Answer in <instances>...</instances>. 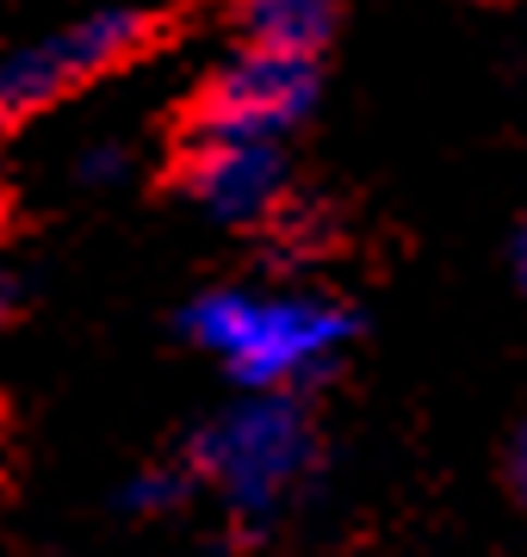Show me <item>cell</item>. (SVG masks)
Masks as SVG:
<instances>
[{
  "instance_id": "obj_1",
  "label": "cell",
  "mask_w": 527,
  "mask_h": 557,
  "mask_svg": "<svg viewBox=\"0 0 527 557\" xmlns=\"http://www.w3.org/2000/svg\"><path fill=\"white\" fill-rule=\"evenodd\" d=\"M181 329L193 347L218 359L243 391H298L335 372V359L360 317L347 304L305 298V292H243L218 285L181 310Z\"/></svg>"
},
{
  "instance_id": "obj_2",
  "label": "cell",
  "mask_w": 527,
  "mask_h": 557,
  "mask_svg": "<svg viewBox=\"0 0 527 557\" xmlns=\"http://www.w3.org/2000/svg\"><path fill=\"white\" fill-rule=\"evenodd\" d=\"M186 458H193L199 483H211L223 496L236 539L255 545L261 533H273L285 502L317 471V434L292 391H248L236 409L205 421Z\"/></svg>"
},
{
  "instance_id": "obj_3",
  "label": "cell",
  "mask_w": 527,
  "mask_h": 557,
  "mask_svg": "<svg viewBox=\"0 0 527 557\" xmlns=\"http://www.w3.org/2000/svg\"><path fill=\"white\" fill-rule=\"evenodd\" d=\"M149 32L156 25L137 7H100V13H82V20L57 25L44 38L0 50V131L38 119L44 106L69 100L87 81L112 75L119 62H131L149 44Z\"/></svg>"
},
{
  "instance_id": "obj_4",
  "label": "cell",
  "mask_w": 527,
  "mask_h": 557,
  "mask_svg": "<svg viewBox=\"0 0 527 557\" xmlns=\"http://www.w3.org/2000/svg\"><path fill=\"white\" fill-rule=\"evenodd\" d=\"M317 94H323L317 57L243 44L193 94V106H186V137H273L280 143L285 131H298L317 112Z\"/></svg>"
},
{
  "instance_id": "obj_5",
  "label": "cell",
  "mask_w": 527,
  "mask_h": 557,
  "mask_svg": "<svg viewBox=\"0 0 527 557\" xmlns=\"http://www.w3.org/2000/svg\"><path fill=\"white\" fill-rule=\"evenodd\" d=\"M181 186L218 223H261L285 199V149L273 137H186Z\"/></svg>"
},
{
  "instance_id": "obj_6",
  "label": "cell",
  "mask_w": 527,
  "mask_h": 557,
  "mask_svg": "<svg viewBox=\"0 0 527 557\" xmlns=\"http://www.w3.org/2000/svg\"><path fill=\"white\" fill-rule=\"evenodd\" d=\"M236 32L261 50L323 57V44L335 38V0H236Z\"/></svg>"
},
{
  "instance_id": "obj_7",
  "label": "cell",
  "mask_w": 527,
  "mask_h": 557,
  "mask_svg": "<svg viewBox=\"0 0 527 557\" xmlns=\"http://www.w3.org/2000/svg\"><path fill=\"white\" fill-rule=\"evenodd\" d=\"M193 483H199V471H137L119 502L131 515H162V508H181L193 496Z\"/></svg>"
},
{
  "instance_id": "obj_8",
  "label": "cell",
  "mask_w": 527,
  "mask_h": 557,
  "mask_svg": "<svg viewBox=\"0 0 527 557\" xmlns=\"http://www.w3.org/2000/svg\"><path fill=\"white\" fill-rule=\"evenodd\" d=\"M124 161H131V156H124L119 143H94V149H82V161H75V174H82L87 186H112V180L124 174Z\"/></svg>"
},
{
  "instance_id": "obj_9",
  "label": "cell",
  "mask_w": 527,
  "mask_h": 557,
  "mask_svg": "<svg viewBox=\"0 0 527 557\" xmlns=\"http://www.w3.org/2000/svg\"><path fill=\"white\" fill-rule=\"evenodd\" d=\"M508 490L527 502V421L515 428V446H508Z\"/></svg>"
},
{
  "instance_id": "obj_10",
  "label": "cell",
  "mask_w": 527,
  "mask_h": 557,
  "mask_svg": "<svg viewBox=\"0 0 527 557\" xmlns=\"http://www.w3.org/2000/svg\"><path fill=\"white\" fill-rule=\"evenodd\" d=\"M7 322H13V285L0 278V329H7Z\"/></svg>"
},
{
  "instance_id": "obj_11",
  "label": "cell",
  "mask_w": 527,
  "mask_h": 557,
  "mask_svg": "<svg viewBox=\"0 0 527 557\" xmlns=\"http://www.w3.org/2000/svg\"><path fill=\"white\" fill-rule=\"evenodd\" d=\"M7 223H13V199H7V186H0V242H7Z\"/></svg>"
},
{
  "instance_id": "obj_12",
  "label": "cell",
  "mask_w": 527,
  "mask_h": 557,
  "mask_svg": "<svg viewBox=\"0 0 527 557\" xmlns=\"http://www.w3.org/2000/svg\"><path fill=\"white\" fill-rule=\"evenodd\" d=\"M515 267H522V285H527V230H522V242H515Z\"/></svg>"
}]
</instances>
